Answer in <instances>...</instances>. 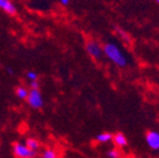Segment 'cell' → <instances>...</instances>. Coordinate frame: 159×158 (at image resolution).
I'll return each instance as SVG.
<instances>
[{
	"label": "cell",
	"instance_id": "6da1fadb",
	"mask_svg": "<svg viewBox=\"0 0 159 158\" xmlns=\"http://www.w3.org/2000/svg\"><path fill=\"white\" fill-rule=\"evenodd\" d=\"M103 47V54L118 67H126L128 65V59L123 50L113 42H106Z\"/></svg>",
	"mask_w": 159,
	"mask_h": 158
},
{
	"label": "cell",
	"instance_id": "7a4b0ae2",
	"mask_svg": "<svg viewBox=\"0 0 159 158\" xmlns=\"http://www.w3.org/2000/svg\"><path fill=\"white\" fill-rule=\"evenodd\" d=\"M85 51L87 52V54L94 60H101L103 58V47L101 45L98 41L96 40H89L85 43Z\"/></svg>",
	"mask_w": 159,
	"mask_h": 158
},
{
	"label": "cell",
	"instance_id": "3957f363",
	"mask_svg": "<svg viewBox=\"0 0 159 158\" xmlns=\"http://www.w3.org/2000/svg\"><path fill=\"white\" fill-rule=\"evenodd\" d=\"M25 101H27L28 105L33 109H41V107L43 106V104H44L42 94H41L39 89H37V90L30 89L29 94H28V97Z\"/></svg>",
	"mask_w": 159,
	"mask_h": 158
},
{
	"label": "cell",
	"instance_id": "277c9868",
	"mask_svg": "<svg viewBox=\"0 0 159 158\" xmlns=\"http://www.w3.org/2000/svg\"><path fill=\"white\" fill-rule=\"evenodd\" d=\"M13 155L17 158H34L37 156V151H33L29 149L22 143H15L12 145Z\"/></svg>",
	"mask_w": 159,
	"mask_h": 158
},
{
	"label": "cell",
	"instance_id": "5b68a950",
	"mask_svg": "<svg viewBox=\"0 0 159 158\" xmlns=\"http://www.w3.org/2000/svg\"><path fill=\"white\" fill-rule=\"evenodd\" d=\"M146 144L150 149L159 151V133L157 131H148L145 135Z\"/></svg>",
	"mask_w": 159,
	"mask_h": 158
},
{
	"label": "cell",
	"instance_id": "8992f818",
	"mask_svg": "<svg viewBox=\"0 0 159 158\" xmlns=\"http://www.w3.org/2000/svg\"><path fill=\"white\" fill-rule=\"evenodd\" d=\"M0 10H2L3 12L7 15L15 16L17 15V7L11 0H0Z\"/></svg>",
	"mask_w": 159,
	"mask_h": 158
},
{
	"label": "cell",
	"instance_id": "52a82bcc",
	"mask_svg": "<svg viewBox=\"0 0 159 158\" xmlns=\"http://www.w3.org/2000/svg\"><path fill=\"white\" fill-rule=\"evenodd\" d=\"M112 142L115 144L116 147L118 148H123V147H126L128 142H127V137L123 133H116L113 135Z\"/></svg>",
	"mask_w": 159,
	"mask_h": 158
},
{
	"label": "cell",
	"instance_id": "ba28073f",
	"mask_svg": "<svg viewBox=\"0 0 159 158\" xmlns=\"http://www.w3.org/2000/svg\"><path fill=\"white\" fill-rule=\"evenodd\" d=\"M112 138H113V134L106 133V132L98 134V135H96V137H95L96 142H98V143H101V144L109 143V142H112Z\"/></svg>",
	"mask_w": 159,
	"mask_h": 158
},
{
	"label": "cell",
	"instance_id": "9c48e42d",
	"mask_svg": "<svg viewBox=\"0 0 159 158\" xmlns=\"http://www.w3.org/2000/svg\"><path fill=\"white\" fill-rule=\"evenodd\" d=\"M25 146L28 148L31 149L33 151H37L40 148V143L37 138H32V137H29V138L25 139Z\"/></svg>",
	"mask_w": 159,
	"mask_h": 158
},
{
	"label": "cell",
	"instance_id": "30bf717a",
	"mask_svg": "<svg viewBox=\"0 0 159 158\" xmlns=\"http://www.w3.org/2000/svg\"><path fill=\"white\" fill-rule=\"evenodd\" d=\"M28 94H29V90L25 86H23V85H19V86H17V89H16V96H17L18 99L27 100Z\"/></svg>",
	"mask_w": 159,
	"mask_h": 158
},
{
	"label": "cell",
	"instance_id": "8fae6325",
	"mask_svg": "<svg viewBox=\"0 0 159 158\" xmlns=\"http://www.w3.org/2000/svg\"><path fill=\"white\" fill-rule=\"evenodd\" d=\"M43 158H57V153L52 148H48L45 149L42 153Z\"/></svg>",
	"mask_w": 159,
	"mask_h": 158
},
{
	"label": "cell",
	"instance_id": "7c38bea8",
	"mask_svg": "<svg viewBox=\"0 0 159 158\" xmlns=\"http://www.w3.org/2000/svg\"><path fill=\"white\" fill-rule=\"evenodd\" d=\"M107 157L108 158H120V151L116 148H112L107 151Z\"/></svg>",
	"mask_w": 159,
	"mask_h": 158
},
{
	"label": "cell",
	"instance_id": "4fadbf2b",
	"mask_svg": "<svg viewBox=\"0 0 159 158\" xmlns=\"http://www.w3.org/2000/svg\"><path fill=\"white\" fill-rule=\"evenodd\" d=\"M25 77H27V79L30 80V81H38L39 75H38V73L35 71H28Z\"/></svg>",
	"mask_w": 159,
	"mask_h": 158
},
{
	"label": "cell",
	"instance_id": "5bb4252c",
	"mask_svg": "<svg viewBox=\"0 0 159 158\" xmlns=\"http://www.w3.org/2000/svg\"><path fill=\"white\" fill-rule=\"evenodd\" d=\"M39 86H40L39 81H30V89L37 90L39 89Z\"/></svg>",
	"mask_w": 159,
	"mask_h": 158
},
{
	"label": "cell",
	"instance_id": "9a60e30c",
	"mask_svg": "<svg viewBox=\"0 0 159 158\" xmlns=\"http://www.w3.org/2000/svg\"><path fill=\"white\" fill-rule=\"evenodd\" d=\"M71 2V0H60V3L63 6V7H67Z\"/></svg>",
	"mask_w": 159,
	"mask_h": 158
},
{
	"label": "cell",
	"instance_id": "2e32d148",
	"mask_svg": "<svg viewBox=\"0 0 159 158\" xmlns=\"http://www.w3.org/2000/svg\"><path fill=\"white\" fill-rule=\"evenodd\" d=\"M7 72L9 73V74H12V73H13L12 69H10V67H8V69H7Z\"/></svg>",
	"mask_w": 159,
	"mask_h": 158
},
{
	"label": "cell",
	"instance_id": "e0dca14e",
	"mask_svg": "<svg viewBox=\"0 0 159 158\" xmlns=\"http://www.w3.org/2000/svg\"><path fill=\"white\" fill-rule=\"evenodd\" d=\"M156 2H157V3H159V0H156Z\"/></svg>",
	"mask_w": 159,
	"mask_h": 158
},
{
	"label": "cell",
	"instance_id": "ac0fdd59",
	"mask_svg": "<svg viewBox=\"0 0 159 158\" xmlns=\"http://www.w3.org/2000/svg\"><path fill=\"white\" fill-rule=\"evenodd\" d=\"M41 158H43V157H41Z\"/></svg>",
	"mask_w": 159,
	"mask_h": 158
}]
</instances>
